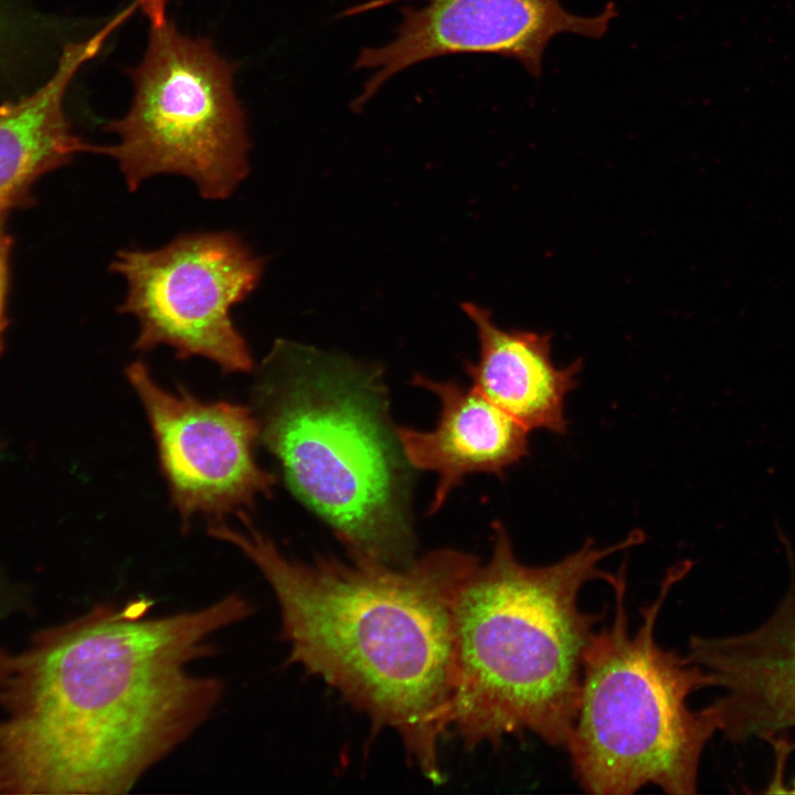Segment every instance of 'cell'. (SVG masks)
<instances>
[{
  "instance_id": "6da1fadb",
  "label": "cell",
  "mask_w": 795,
  "mask_h": 795,
  "mask_svg": "<svg viewBox=\"0 0 795 795\" xmlns=\"http://www.w3.org/2000/svg\"><path fill=\"white\" fill-rule=\"evenodd\" d=\"M150 605L98 604L0 649V792L126 793L203 724L224 686L189 666L255 608L237 593L159 617Z\"/></svg>"
},
{
  "instance_id": "7a4b0ae2",
  "label": "cell",
  "mask_w": 795,
  "mask_h": 795,
  "mask_svg": "<svg viewBox=\"0 0 795 795\" xmlns=\"http://www.w3.org/2000/svg\"><path fill=\"white\" fill-rule=\"evenodd\" d=\"M209 533L239 549L263 574L279 608L288 662L335 688L371 721L390 728L424 777L443 782L438 744L451 728L454 623L460 589L480 563L438 549L405 566L350 558L303 562L285 555L246 513Z\"/></svg>"
},
{
  "instance_id": "3957f363",
  "label": "cell",
  "mask_w": 795,
  "mask_h": 795,
  "mask_svg": "<svg viewBox=\"0 0 795 795\" xmlns=\"http://www.w3.org/2000/svg\"><path fill=\"white\" fill-rule=\"evenodd\" d=\"M644 541L639 530L607 547L587 539L547 565L518 560L502 523L492 550L460 589L455 606V674L449 724L467 749L533 733L565 746L581 692L585 650L602 614L584 612L580 592L613 573L598 565Z\"/></svg>"
},
{
  "instance_id": "277c9868",
  "label": "cell",
  "mask_w": 795,
  "mask_h": 795,
  "mask_svg": "<svg viewBox=\"0 0 795 795\" xmlns=\"http://www.w3.org/2000/svg\"><path fill=\"white\" fill-rule=\"evenodd\" d=\"M377 364L275 341L252 386L259 442L285 481L350 558H414L410 474Z\"/></svg>"
},
{
  "instance_id": "5b68a950",
  "label": "cell",
  "mask_w": 795,
  "mask_h": 795,
  "mask_svg": "<svg viewBox=\"0 0 795 795\" xmlns=\"http://www.w3.org/2000/svg\"><path fill=\"white\" fill-rule=\"evenodd\" d=\"M690 566L686 561L669 569L633 634L625 563L608 583L613 622L594 632L585 650L579 708L564 746L587 793L630 795L648 785L671 795L697 792L701 755L719 721L712 704L691 710L688 699L710 688V678L655 635L666 600Z\"/></svg>"
},
{
  "instance_id": "8992f818",
  "label": "cell",
  "mask_w": 795,
  "mask_h": 795,
  "mask_svg": "<svg viewBox=\"0 0 795 795\" xmlns=\"http://www.w3.org/2000/svg\"><path fill=\"white\" fill-rule=\"evenodd\" d=\"M236 68L208 39L184 35L169 20L151 25L141 62L130 71V108L106 127L118 140L98 153L116 160L130 191L149 178L178 174L204 199L230 198L251 169Z\"/></svg>"
},
{
  "instance_id": "52a82bcc",
  "label": "cell",
  "mask_w": 795,
  "mask_h": 795,
  "mask_svg": "<svg viewBox=\"0 0 795 795\" xmlns=\"http://www.w3.org/2000/svg\"><path fill=\"white\" fill-rule=\"evenodd\" d=\"M266 259L229 231L182 234L156 250L117 252L110 271L127 294L118 311L138 321L134 349L172 348L202 357L225 373L248 372L253 358L231 311L263 277Z\"/></svg>"
},
{
  "instance_id": "ba28073f",
  "label": "cell",
  "mask_w": 795,
  "mask_h": 795,
  "mask_svg": "<svg viewBox=\"0 0 795 795\" xmlns=\"http://www.w3.org/2000/svg\"><path fill=\"white\" fill-rule=\"evenodd\" d=\"M125 373L146 411L161 473L184 526L198 517L225 521L272 495L276 477L255 459L259 431L251 407L166 390L142 361L130 363Z\"/></svg>"
},
{
  "instance_id": "9c48e42d",
  "label": "cell",
  "mask_w": 795,
  "mask_h": 795,
  "mask_svg": "<svg viewBox=\"0 0 795 795\" xmlns=\"http://www.w3.org/2000/svg\"><path fill=\"white\" fill-rule=\"evenodd\" d=\"M402 0H372L348 9L349 17ZM406 7L396 34L382 46L364 47L356 68L373 73L352 103L362 108L401 71L420 62L462 53H490L518 61L533 77L542 71L548 43L560 33L598 39L617 15L614 2L593 17L570 13L560 0H424Z\"/></svg>"
},
{
  "instance_id": "30bf717a",
  "label": "cell",
  "mask_w": 795,
  "mask_h": 795,
  "mask_svg": "<svg viewBox=\"0 0 795 795\" xmlns=\"http://www.w3.org/2000/svg\"><path fill=\"white\" fill-rule=\"evenodd\" d=\"M773 613L759 626L727 636H692L688 658L723 695L713 706L719 732L732 743L770 741L795 730V565Z\"/></svg>"
},
{
  "instance_id": "8fae6325",
  "label": "cell",
  "mask_w": 795,
  "mask_h": 795,
  "mask_svg": "<svg viewBox=\"0 0 795 795\" xmlns=\"http://www.w3.org/2000/svg\"><path fill=\"white\" fill-rule=\"evenodd\" d=\"M412 383L431 391L439 401V416L433 430L395 426L409 465L434 471L438 477L431 515L442 508L466 475L488 473L504 477L529 455L530 431L475 388L417 373Z\"/></svg>"
},
{
  "instance_id": "7c38bea8",
  "label": "cell",
  "mask_w": 795,
  "mask_h": 795,
  "mask_svg": "<svg viewBox=\"0 0 795 795\" xmlns=\"http://www.w3.org/2000/svg\"><path fill=\"white\" fill-rule=\"evenodd\" d=\"M462 309L479 341L478 360L465 362L473 388L530 432L565 434V400L579 383L582 360L559 368L551 358L550 333L504 329L488 309L473 303H463Z\"/></svg>"
},
{
  "instance_id": "4fadbf2b",
  "label": "cell",
  "mask_w": 795,
  "mask_h": 795,
  "mask_svg": "<svg viewBox=\"0 0 795 795\" xmlns=\"http://www.w3.org/2000/svg\"><path fill=\"white\" fill-rule=\"evenodd\" d=\"M118 24L110 21L92 38L70 43L54 74L31 95L0 105V210L29 203L30 191L45 173L85 151L98 152L72 129L64 98L80 67L93 59Z\"/></svg>"
},
{
  "instance_id": "5bb4252c",
  "label": "cell",
  "mask_w": 795,
  "mask_h": 795,
  "mask_svg": "<svg viewBox=\"0 0 795 795\" xmlns=\"http://www.w3.org/2000/svg\"><path fill=\"white\" fill-rule=\"evenodd\" d=\"M7 210H0V352L3 346V332L7 326V297L10 283V256L12 239L6 227Z\"/></svg>"
},
{
  "instance_id": "9a60e30c",
  "label": "cell",
  "mask_w": 795,
  "mask_h": 795,
  "mask_svg": "<svg viewBox=\"0 0 795 795\" xmlns=\"http://www.w3.org/2000/svg\"><path fill=\"white\" fill-rule=\"evenodd\" d=\"M141 10L150 20L151 25H158L168 20L167 7L169 0H138Z\"/></svg>"
},
{
  "instance_id": "2e32d148",
  "label": "cell",
  "mask_w": 795,
  "mask_h": 795,
  "mask_svg": "<svg viewBox=\"0 0 795 795\" xmlns=\"http://www.w3.org/2000/svg\"><path fill=\"white\" fill-rule=\"evenodd\" d=\"M2 31H3L2 17H1V14H0V35H1Z\"/></svg>"
},
{
  "instance_id": "e0dca14e",
  "label": "cell",
  "mask_w": 795,
  "mask_h": 795,
  "mask_svg": "<svg viewBox=\"0 0 795 795\" xmlns=\"http://www.w3.org/2000/svg\"><path fill=\"white\" fill-rule=\"evenodd\" d=\"M789 792H795V784L793 785V789H792V791H789Z\"/></svg>"
}]
</instances>
